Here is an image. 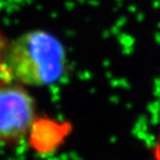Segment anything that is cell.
<instances>
[{
	"label": "cell",
	"mask_w": 160,
	"mask_h": 160,
	"mask_svg": "<svg viewBox=\"0 0 160 160\" xmlns=\"http://www.w3.org/2000/svg\"><path fill=\"white\" fill-rule=\"evenodd\" d=\"M67 51L53 33L34 29L8 42L4 70L6 81L26 88H45L57 83L67 71Z\"/></svg>",
	"instance_id": "6da1fadb"
},
{
	"label": "cell",
	"mask_w": 160,
	"mask_h": 160,
	"mask_svg": "<svg viewBox=\"0 0 160 160\" xmlns=\"http://www.w3.org/2000/svg\"><path fill=\"white\" fill-rule=\"evenodd\" d=\"M38 113L37 101L26 86L0 82V147L14 148L26 142Z\"/></svg>",
	"instance_id": "7a4b0ae2"
},
{
	"label": "cell",
	"mask_w": 160,
	"mask_h": 160,
	"mask_svg": "<svg viewBox=\"0 0 160 160\" xmlns=\"http://www.w3.org/2000/svg\"><path fill=\"white\" fill-rule=\"evenodd\" d=\"M71 132L72 125L68 122L39 116L26 142L33 151L40 154H51L62 147Z\"/></svg>",
	"instance_id": "3957f363"
},
{
	"label": "cell",
	"mask_w": 160,
	"mask_h": 160,
	"mask_svg": "<svg viewBox=\"0 0 160 160\" xmlns=\"http://www.w3.org/2000/svg\"><path fill=\"white\" fill-rule=\"evenodd\" d=\"M8 42L9 41L6 39L4 33L2 32L1 27H0V82L6 81L5 70H4V59H5V53H6V49H8Z\"/></svg>",
	"instance_id": "277c9868"
},
{
	"label": "cell",
	"mask_w": 160,
	"mask_h": 160,
	"mask_svg": "<svg viewBox=\"0 0 160 160\" xmlns=\"http://www.w3.org/2000/svg\"><path fill=\"white\" fill-rule=\"evenodd\" d=\"M153 157L155 160H160V133L155 142L154 148H153Z\"/></svg>",
	"instance_id": "5b68a950"
}]
</instances>
